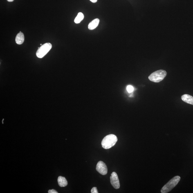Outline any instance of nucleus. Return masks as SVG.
<instances>
[{
    "label": "nucleus",
    "instance_id": "obj_1",
    "mask_svg": "<svg viewBox=\"0 0 193 193\" xmlns=\"http://www.w3.org/2000/svg\"><path fill=\"white\" fill-rule=\"evenodd\" d=\"M117 140L118 139L117 137L114 135L110 134L107 135L104 137L102 140V146L104 149H110L116 144Z\"/></svg>",
    "mask_w": 193,
    "mask_h": 193
},
{
    "label": "nucleus",
    "instance_id": "obj_2",
    "mask_svg": "<svg viewBox=\"0 0 193 193\" xmlns=\"http://www.w3.org/2000/svg\"><path fill=\"white\" fill-rule=\"evenodd\" d=\"M181 177L179 176H175L168 183L164 186L161 189L162 193H167L172 190L179 183Z\"/></svg>",
    "mask_w": 193,
    "mask_h": 193
},
{
    "label": "nucleus",
    "instance_id": "obj_3",
    "mask_svg": "<svg viewBox=\"0 0 193 193\" xmlns=\"http://www.w3.org/2000/svg\"><path fill=\"white\" fill-rule=\"evenodd\" d=\"M166 75V72L165 70H159L151 74L149 77V79L152 82L158 83L163 80Z\"/></svg>",
    "mask_w": 193,
    "mask_h": 193
},
{
    "label": "nucleus",
    "instance_id": "obj_4",
    "mask_svg": "<svg viewBox=\"0 0 193 193\" xmlns=\"http://www.w3.org/2000/svg\"><path fill=\"white\" fill-rule=\"evenodd\" d=\"M52 47V45L50 43L42 45L40 47H38L36 52L37 56L39 58H42L50 51Z\"/></svg>",
    "mask_w": 193,
    "mask_h": 193
},
{
    "label": "nucleus",
    "instance_id": "obj_5",
    "mask_svg": "<svg viewBox=\"0 0 193 193\" xmlns=\"http://www.w3.org/2000/svg\"><path fill=\"white\" fill-rule=\"evenodd\" d=\"M111 185L115 189H118L120 187V183L118 175L116 173L113 172L110 177Z\"/></svg>",
    "mask_w": 193,
    "mask_h": 193
},
{
    "label": "nucleus",
    "instance_id": "obj_6",
    "mask_svg": "<svg viewBox=\"0 0 193 193\" xmlns=\"http://www.w3.org/2000/svg\"><path fill=\"white\" fill-rule=\"evenodd\" d=\"M96 170L101 174L106 175L107 173V168L106 164L103 162L100 161L97 163L96 168Z\"/></svg>",
    "mask_w": 193,
    "mask_h": 193
},
{
    "label": "nucleus",
    "instance_id": "obj_7",
    "mask_svg": "<svg viewBox=\"0 0 193 193\" xmlns=\"http://www.w3.org/2000/svg\"><path fill=\"white\" fill-rule=\"evenodd\" d=\"M182 100L186 103L193 105V97L192 95L185 94L182 95Z\"/></svg>",
    "mask_w": 193,
    "mask_h": 193
},
{
    "label": "nucleus",
    "instance_id": "obj_8",
    "mask_svg": "<svg viewBox=\"0 0 193 193\" xmlns=\"http://www.w3.org/2000/svg\"><path fill=\"white\" fill-rule=\"evenodd\" d=\"M24 41V34L22 32H19L17 34L16 38V43L18 44H22Z\"/></svg>",
    "mask_w": 193,
    "mask_h": 193
},
{
    "label": "nucleus",
    "instance_id": "obj_9",
    "mask_svg": "<svg viewBox=\"0 0 193 193\" xmlns=\"http://www.w3.org/2000/svg\"><path fill=\"white\" fill-rule=\"evenodd\" d=\"M100 20L98 18L95 19L92 21L88 25V28L89 30H93L96 28L98 26Z\"/></svg>",
    "mask_w": 193,
    "mask_h": 193
},
{
    "label": "nucleus",
    "instance_id": "obj_10",
    "mask_svg": "<svg viewBox=\"0 0 193 193\" xmlns=\"http://www.w3.org/2000/svg\"><path fill=\"white\" fill-rule=\"evenodd\" d=\"M58 182L59 186L61 187H64L68 185V182L66 178L62 176H59L58 178Z\"/></svg>",
    "mask_w": 193,
    "mask_h": 193
},
{
    "label": "nucleus",
    "instance_id": "obj_11",
    "mask_svg": "<svg viewBox=\"0 0 193 193\" xmlns=\"http://www.w3.org/2000/svg\"><path fill=\"white\" fill-rule=\"evenodd\" d=\"M84 14L82 13H79L77 17L75 18L74 21L75 22V23H77V24L80 23L81 21L84 19Z\"/></svg>",
    "mask_w": 193,
    "mask_h": 193
},
{
    "label": "nucleus",
    "instance_id": "obj_12",
    "mask_svg": "<svg viewBox=\"0 0 193 193\" xmlns=\"http://www.w3.org/2000/svg\"><path fill=\"white\" fill-rule=\"evenodd\" d=\"M126 89H127L128 92L129 93L132 92L133 90H134V88H133L132 86L131 85L128 86Z\"/></svg>",
    "mask_w": 193,
    "mask_h": 193
},
{
    "label": "nucleus",
    "instance_id": "obj_13",
    "mask_svg": "<svg viewBox=\"0 0 193 193\" xmlns=\"http://www.w3.org/2000/svg\"><path fill=\"white\" fill-rule=\"evenodd\" d=\"M91 192L92 193H98V190H97L96 187H94L92 189L91 191Z\"/></svg>",
    "mask_w": 193,
    "mask_h": 193
},
{
    "label": "nucleus",
    "instance_id": "obj_14",
    "mask_svg": "<svg viewBox=\"0 0 193 193\" xmlns=\"http://www.w3.org/2000/svg\"><path fill=\"white\" fill-rule=\"evenodd\" d=\"M48 193H58V192L57 191H56L55 190H54V189H52V190H49L48 191Z\"/></svg>",
    "mask_w": 193,
    "mask_h": 193
},
{
    "label": "nucleus",
    "instance_id": "obj_15",
    "mask_svg": "<svg viewBox=\"0 0 193 193\" xmlns=\"http://www.w3.org/2000/svg\"><path fill=\"white\" fill-rule=\"evenodd\" d=\"M90 1L93 3H96L97 1V0H90Z\"/></svg>",
    "mask_w": 193,
    "mask_h": 193
},
{
    "label": "nucleus",
    "instance_id": "obj_16",
    "mask_svg": "<svg viewBox=\"0 0 193 193\" xmlns=\"http://www.w3.org/2000/svg\"><path fill=\"white\" fill-rule=\"evenodd\" d=\"M9 2H12L14 0H7Z\"/></svg>",
    "mask_w": 193,
    "mask_h": 193
},
{
    "label": "nucleus",
    "instance_id": "obj_17",
    "mask_svg": "<svg viewBox=\"0 0 193 193\" xmlns=\"http://www.w3.org/2000/svg\"><path fill=\"white\" fill-rule=\"evenodd\" d=\"M40 45H41V46H42V44H41Z\"/></svg>",
    "mask_w": 193,
    "mask_h": 193
}]
</instances>
